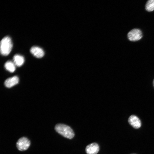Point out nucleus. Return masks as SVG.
Here are the masks:
<instances>
[{"label": "nucleus", "instance_id": "9", "mask_svg": "<svg viewBox=\"0 0 154 154\" xmlns=\"http://www.w3.org/2000/svg\"><path fill=\"white\" fill-rule=\"evenodd\" d=\"M13 62L15 65L18 66H21L25 61L23 57L19 54H16L13 58Z\"/></svg>", "mask_w": 154, "mask_h": 154}, {"label": "nucleus", "instance_id": "1", "mask_svg": "<svg viewBox=\"0 0 154 154\" xmlns=\"http://www.w3.org/2000/svg\"><path fill=\"white\" fill-rule=\"evenodd\" d=\"M55 129L58 133L67 138L72 139L74 136V133L72 129L65 124H57L55 126Z\"/></svg>", "mask_w": 154, "mask_h": 154}, {"label": "nucleus", "instance_id": "6", "mask_svg": "<svg viewBox=\"0 0 154 154\" xmlns=\"http://www.w3.org/2000/svg\"><path fill=\"white\" fill-rule=\"evenodd\" d=\"M87 154H96L99 150V147L98 144L93 143L87 145L85 149Z\"/></svg>", "mask_w": 154, "mask_h": 154}, {"label": "nucleus", "instance_id": "11", "mask_svg": "<svg viewBox=\"0 0 154 154\" xmlns=\"http://www.w3.org/2000/svg\"><path fill=\"white\" fill-rule=\"evenodd\" d=\"M145 9L149 12L154 10V0H149L147 1L145 5Z\"/></svg>", "mask_w": 154, "mask_h": 154}, {"label": "nucleus", "instance_id": "10", "mask_svg": "<svg viewBox=\"0 0 154 154\" xmlns=\"http://www.w3.org/2000/svg\"><path fill=\"white\" fill-rule=\"evenodd\" d=\"M5 69L11 72H14L15 70V65L14 62L11 61L7 62L5 64Z\"/></svg>", "mask_w": 154, "mask_h": 154}, {"label": "nucleus", "instance_id": "13", "mask_svg": "<svg viewBox=\"0 0 154 154\" xmlns=\"http://www.w3.org/2000/svg\"><path fill=\"white\" fill-rule=\"evenodd\" d=\"M135 154V153H133V154Z\"/></svg>", "mask_w": 154, "mask_h": 154}, {"label": "nucleus", "instance_id": "4", "mask_svg": "<svg viewBox=\"0 0 154 154\" xmlns=\"http://www.w3.org/2000/svg\"><path fill=\"white\" fill-rule=\"evenodd\" d=\"M30 145L29 140L27 137H23L20 138L16 143V146L20 151H25L29 147Z\"/></svg>", "mask_w": 154, "mask_h": 154}, {"label": "nucleus", "instance_id": "2", "mask_svg": "<svg viewBox=\"0 0 154 154\" xmlns=\"http://www.w3.org/2000/svg\"><path fill=\"white\" fill-rule=\"evenodd\" d=\"M13 46L11 38L9 36L3 38L0 42V52L4 56L8 55L10 52Z\"/></svg>", "mask_w": 154, "mask_h": 154}, {"label": "nucleus", "instance_id": "7", "mask_svg": "<svg viewBox=\"0 0 154 154\" xmlns=\"http://www.w3.org/2000/svg\"><path fill=\"white\" fill-rule=\"evenodd\" d=\"M30 52L35 57L38 58L42 57L44 54L41 48L37 46L32 47L30 49Z\"/></svg>", "mask_w": 154, "mask_h": 154}, {"label": "nucleus", "instance_id": "8", "mask_svg": "<svg viewBox=\"0 0 154 154\" xmlns=\"http://www.w3.org/2000/svg\"><path fill=\"white\" fill-rule=\"evenodd\" d=\"M19 82V78L17 76H15L6 79L5 82L4 84L6 87L10 88L17 84Z\"/></svg>", "mask_w": 154, "mask_h": 154}, {"label": "nucleus", "instance_id": "12", "mask_svg": "<svg viewBox=\"0 0 154 154\" xmlns=\"http://www.w3.org/2000/svg\"><path fill=\"white\" fill-rule=\"evenodd\" d=\"M153 86L154 87V80H153Z\"/></svg>", "mask_w": 154, "mask_h": 154}, {"label": "nucleus", "instance_id": "3", "mask_svg": "<svg viewBox=\"0 0 154 154\" xmlns=\"http://www.w3.org/2000/svg\"><path fill=\"white\" fill-rule=\"evenodd\" d=\"M142 37V32L139 29H133L130 31L127 34L128 38L131 41L138 40L140 39Z\"/></svg>", "mask_w": 154, "mask_h": 154}, {"label": "nucleus", "instance_id": "5", "mask_svg": "<svg viewBox=\"0 0 154 154\" xmlns=\"http://www.w3.org/2000/svg\"><path fill=\"white\" fill-rule=\"evenodd\" d=\"M129 123L134 128L137 129L139 128L141 126V120L137 116L132 115L128 119Z\"/></svg>", "mask_w": 154, "mask_h": 154}]
</instances>
